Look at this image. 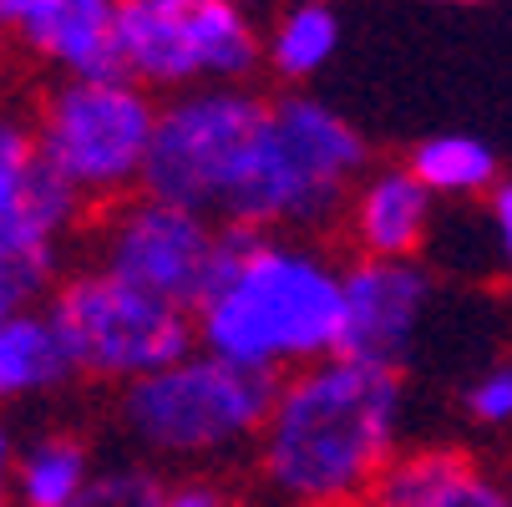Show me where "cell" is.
<instances>
[{
    "label": "cell",
    "instance_id": "6da1fadb",
    "mask_svg": "<svg viewBox=\"0 0 512 507\" xmlns=\"http://www.w3.org/2000/svg\"><path fill=\"white\" fill-rule=\"evenodd\" d=\"M193 315L208 355L284 381L340 355L345 269L300 234L218 224V259Z\"/></svg>",
    "mask_w": 512,
    "mask_h": 507
},
{
    "label": "cell",
    "instance_id": "7a4b0ae2",
    "mask_svg": "<svg viewBox=\"0 0 512 507\" xmlns=\"http://www.w3.org/2000/svg\"><path fill=\"white\" fill-rule=\"evenodd\" d=\"M406 381L401 366L330 355L279 381L259 437L264 477L300 507L371 502L396 457Z\"/></svg>",
    "mask_w": 512,
    "mask_h": 507
},
{
    "label": "cell",
    "instance_id": "3957f363",
    "mask_svg": "<svg viewBox=\"0 0 512 507\" xmlns=\"http://www.w3.org/2000/svg\"><path fill=\"white\" fill-rule=\"evenodd\" d=\"M371 173V148L320 97L289 92L269 107L244 188L224 224L264 234H320L350 208L360 178Z\"/></svg>",
    "mask_w": 512,
    "mask_h": 507
},
{
    "label": "cell",
    "instance_id": "277c9868",
    "mask_svg": "<svg viewBox=\"0 0 512 507\" xmlns=\"http://www.w3.org/2000/svg\"><path fill=\"white\" fill-rule=\"evenodd\" d=\"M279 396V376L234 366L224 355L193 350L168 371L122 386L117 416L137 447L158 457H224L264 437Z\"/></svg>",
    "mask_w": 512,
    "mask_h": 507
},
{
    "label": "cell",
    "instance_id": "5b68a950",
    "mask_svg": "<svg viewBox=\"0 0 512 507\" xmlns=\"http://www.w3.org/2000/svg\"><path fill=\"white\" fill-rule=\"evenodd\" d=\"M153 92L122 82H61L36 112V153L87 203H122L148 178V153L158 132Z\"/></svg>",
    "mask_w": 512,
    "mask_h": 507
},
{
    "label": "cell",
    "instance_id": "8992f818",
    "mask_svg": "<svg viewBox=\"0 0 512 507\" xmlns=\"http://www.w3.org/2000/svg\"><path fill=\"white\" fill-rule=\"evenodd\" d=\"M269 107L274 102L254 97L249 87H193L163 102L142 193L224 224L234 193L249 178Z\"/></svg>",
    "mask_w": 512,
    "mask_h": 507
},
{
    "label": "cell",
    "instance_id": "52a82bcc",
    "mask_svg": "<svg viewBox=\"0 0 512 507\" xmlns=\"http://www.w3.org/2000/svg\"><path fill=\"white\" fill-rule=\"evenodd\" d=\"M46 310L56 330L66 335L77 371L97 381L132 386L153 371L178 366L193 350H203L193 310L148 295V289L107 274L102 264L66 274Z\"/></svg>",
    "mask_w": 512,
    "mask_h": 507
},
{
    "label": "cell",
    "instance_id": "ba28073f",
    "mask_svg": "<svg viewBox=\"0 0 512 507\" xmlns=\"http://www.w3.org/2000/svg\"><path fill=\"white\" fill-rule=\"evenodd\" d=\"M122 51L142 87L193 92V82H244L264 41L239 0H122Z\"/></svg>",
    "mask_w": 512,
    "mask_h": 507
},
{
    "label": "cell",
    "instance_id": "9c48e42d",
    "mask_svg": "<svg viewBox=\"0 0 512 507\" xmlns=\"http://www.w3.org/2000/svg\"><path fill=\"white\" fill-rule=\"evenodd\" d=\"M102 269L148 289V295L198 310L213 259H218V224L193 208H178L168 198L137 193L107 208L97 229Z\"/></svg>",
    "mask_w": 512,
    "mask_h": 507
},
{
    "label": "cell",
    "instance_id": "30bf717a",
    "mask_svg": "<svg viewBox=\"0 0 512 507\" xmlns=\"http://www.w3.org/2000/svg\"><path fill=\"white\" fill-rule=\"evenodd\" d=\"M431 305V279L416 259H365L345 264V325L340 355L371 360V366H401L421 315Z\"/></svg>",
    "mask_w": 512,
    "mask_h": 507
},
{
    "label": "cell",
    "instance_id": "8fae6325",
    "mask_svg": "<svg viewBox=\"0 0 512 507\" xmlns=\"http://www.w3.org/2000/svg\"><path fill=\"white\" fill-rule=\"evenodd\" d=\"M82 208L87 198L41 163L36 127L0 117V239L61 244Z\"/></svg>",
    "mask_w": 512,
    "mask_h": 507
},
{
    "label": "cell",
    "instance_id": "7c38bea8",
    "mask_svg": "<svg viewBox=\"0 0 512 507\" xmlns=\"http://www.w3.org/2000/svg\"><path fill=\"white\" fill-rule=\"evenodd\" d=\"M350 239L365 259H416L426 249L431 219H436V193L406 168H371L360 178L350 208Z\"/></svg>",
    "mask_w": 512,
    "mask_h": 507
},
{
    "label": "cell",
    "instance_id": "4fadbf2b",
    "mask_svg": "<svg viewBox=\"0 0 512 507\" xmlns=\"http://www.w3.org/2000/svg\"><path fill=\"white\" fill-rule=\"evenodd\" d=\"M36 56L56 61L66 82H122V0H61L56 16L26 41Z\"/></svg>",
    "mask_w": 512,
    "mask_h": 507
},
{
    "label": "cell",
    "instance_id": "5bb4252c",
    "mask_svg": "<svg viewBox=\"0 0 512 507\" xmlns=\"http://www.w3.org/2000/svg\"><path fill=\"white\" fill-rule=\"evenodd\" d=\"M77 371L66 335L56 330L51 310H31L0 325V401H21L66 386Z\"/></svg>",
    "mask_w": 512,
    "mask_h": 507
},
{
    "label": "cell",
    "instance_id": "9a60e30c",
    "mask_svg": "<svg viewBox=\"0 0 512 507\" xmlns=\"http://www.w3.org/2000/svg\"><path fill=\"white\" fill-rule=\"evenodd\" d=\"M406 168L436 193V198H477L497 188V153L467 132H442L411 148Z\"/></svg>",
    "mask_w": 512,
    "mask_h": 507
},
{
    "label": "cell",
    "instance_id": "2e32d148",
    "mask_svg": "<svg viewBox=\"0 0 512 507\" xmlns=\"http://www.w3.org/2000/svg\"><path fill=\"white\" fill-rule=\"evenodd\" d=\"M335 46H340V16H335L330 0H295V6H284V16L274 21L264 56L284 82H305L335 56Z\"/></svg>",
    "mask_w": 512,
    "mask_h": 507
},
{
    "label": "cell",
    "instance_id": "e0dca14e",
    "mask_svg": "<svg viewBox=\"0 0 512 507\" xmlns=\"http://www.w3.org/2000/svg\"><path fill=\"white\" fill-rule=\"evenodd\" d=\"M92 452L77 437H41L26 447L16 467V497L21 507H71L92 482Z\"/></svg>",
    "mask_w": 512,
    "mask_h": 507
},
{
    "label": "cell",
    "instance_id": "ac0fdd59",
    "mask_svg": "<svg viewBox=\"0 0 512 507\" xmlns=\"http://www.w3.org/2000/svg\"><path fill=\"white\" fill-rule=\"evenodd\" d=\"M61 284V244H26L0 239V325L41 310L46 295Z\"/></svg>",
    "mask_w": 512,
    "mask_h": 507
},
{
    "label": "cell",
    "instance_id": "d6986e66",
    "mask_svg": "<svg viewBox=\"0 0 512 507\" xmlns=\"http://www.w3.org/2000/svg\"><path fill=\"white\" fill-rule=\"evenodd\" d=\"M472 462L457 452V447H421V452H396L391 467L381 472L376 492L365 507H416L426 502L431 492L452 487L457 477H467Z\"/></svg>",
    "mask_w": 512,
    "mask_h": 507
},
{
    "label": "cell",
    "instance_id": "ffe728a7",
    "mask_svg": "<svg viewBox=\"0 0 512 507\" xmlns=\"http://www.w3.org/2000/svg\"><path fill=\"white\" fill-rule=\"evenodd\" d=\"M163 502H168V487L153 472L112 467V472H97L71 507H163Z\"/></svg>",
    "mask_w": 512,
    "mask_h": 507
},
{
    "label": "cell",
    "instance_id": "44dd1931",
    "mask_svg": "<svg viewBox=\"0 0 512 507\" xmlns=\"http://www.w3.org/2000/svg\"><path fill=\"white\" fill-rule=\"evenodd\" d=\"M467 411L487 426H502L512 421V366H492L472 391H467Z\"/></svg>",
    "mask_w": 512,
    "mask_h": 507
},
{
    "label": "cell",
    "instance_id": "7402d4cb",
    "mask_svg": "<svg viewBox=\"0 0 512 507\" xmlns=\"http://www.w3.org/2000/svg\"><path fill=\"white\" fill-rule=\"evenodd\" d=\"M416 507H512V492H502L497 482H487V477L472 467L467 477H457V482L442 487V492H431V497L416 502Z\"/></svg>",
    "mask_w": 512,
    "mask_h": 507
},
{
    "label": "cell",
    "instance_id": "603a6c76",
    "mask_svg": "<svg viewBox=\"0 0 512 507\" xmlns=\"http://www.w3.org/2000/svg\"><path fill=\"white\" fill-rule=\"evenodd\" d=\"M61 0H0V31H16L21 41H31L51 16H56Z\"/></svg>",
    "mask_w": 512,
    "mask_h": 507
},
{
    "label": "cell",
    "instance_id": "cb8c5ba5",
    "mask_svg": "<svg viewBox=\"0 0 512 507\" xmlns=\"http://www.w3.org/2000/svg\"><path fill=\"white\" fill-rule=\"evenodd\" d=\"M492 234H497L502 259L512 264V183H497L492 188Z\"/></svg>",
    "mask_w": 512,
    "mask_h": 507
},
{
    "label": "cell",
    "instance_id": "d4e9b609",
    "mask_svg": "<svg viewBox=\"0 0 512 507\" xmlns=\"http://www.w3.org/2000/svg\"><path fill=\"white\" fill-rule=\"evenodd\" d=\"M163 507H224V492L213 482H183V487H168Z\"/></svg>",
    "mask_w": 512,
    "mask_h": 507
},
{
    "label": "cell",
    "instance_id": "484cf974",
    "mask_svg": "<svg viewBox=\"0 0 512 507\" xmlns=\"http://www.w3.org/2000/svg\"><path fill=\"white\" fill-rule=\"evenodd\" d=\"M6 472H11V437H6V426H0V507H11L6 502Z\"/></svg>",
    "mask_w": 512,
    "mask_h": 507
},
{
    "label": "cell",
    "instance_id": "4316f807",
    "mask_svg": "<svg viewBox=\"0 0 512 507\" xmlns=\"http://www.w3.org/2000/svg\"><path fill=\"white\" fill-rule=\"evenodd\" d=\"M447 6H477V0H447Z\"/></svg>",
    "mask_w": 512,
    "mask_h": 507
},
{
    "label": "cell",
    "instance_id": "83f0119b",
    "mask_svg": "<svg viewBox=\"0 0 512 507\" xmlns=\"http://www.w3.org/2000/svg\"><path fill=\"white\" fill-rule=\"evenodd\" d=\"M239 6H254V0H239Z\"/></svg>",
    "mask_w": 512,
    "mask_h": 507
}]
</instances>
